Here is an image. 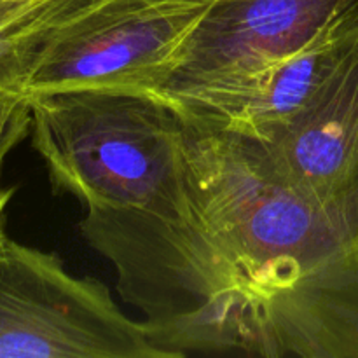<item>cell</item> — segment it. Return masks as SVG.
<instances>
[{"instance_id":"6da1fadb","label":"cell","mask_w":358,"mask_h":358,"mask_svg":"<svg viewBox=\"0 0 358 358\" xmlns=\"http://www.w3.org/2000/svg\"><path fill=\"white\" fill-rule=\"evenodd\" d=\"M80 233L170 358H358V210L311 199L250 140L185 122L173 187Z\"/></svg>"},{"instance_id":"7a4b0ae2","label":"cell","mask_w":358,"mask_h":358,"mask_svg":"<svg viewBox=\"0 0 358 358\" xmlns=\"http://www.w3.org/2000/svg\"><path fill=\"white\" fill-rule=\"evenodd\" d=\"M28 100L31 145L52 189L86 212L149 208L173 187L185 121L163 96L72 90Z\"/></svg>"},{"instance_id":"3957f363","label":"cell","mask_w":358,"mask_h":358,"mask_svg":"<svg viewBox=\"0 0 358 358\" xmlns=\"http://www.w3.org/2000/svg\"><path fill=\"white\" fill-rule=\"evenodd\" d=\"M357 9L358 0H213L159 94L187 124L240 135L273 73Z\"/></svg>"},{"instance_id":"277c9868","label":"cell","mask_w":358,"mask_h":358,"mask_svg":"<svg viewBox=\"0 0 358 358\" xmlns=\"http://www.w3.org/2000/svg\"><path fill=\"white\" fill-rule=\"evenodd\" d=\"M212 2L51 0L23 93L121 90L159 94Z\"/></svg>"},{"instance_id":"5b68a950","label":"cell","mask_w":358,"mask_h":358,"mask_svg":"<svg viewBox=\"0 0 358 358\" xmlns=\"http://www.w3.org/2000/svg\"><path fill=\"white\" fill-rule=\"evenodd\" d=\"M0 358H170L105 283L0 229Z\"/></svg>"},{"instance_id":"8992f818","label":"cell","mask_w":358,"mask_h":358,"mask_svg":"<svg viewBox=\"0 0 358 358\" xmlns=\"http://www.w3.org/2000/svg\"><path fill=\"white\" fill-rule=\"evenodd\" d=\"M259 149L311 199L358 208V10L310 100L273 145Z\"/></svg>"},{"instance_id":"52a82bcc","label":"cell","mask_w":358,"mask_h":358,"mask_svg":"<svg viewBox=\"0 0 358 358\" xmlns=\"http://www.w3.org/2000/svg\"><path fill=\"white\" fill-rule=\"evenodd\" d=\"M49 13L51 0H0V91L23 93Z\"/></svg>"},{"instance_id":"ba28073f","label":"cell","mask_w":358,"mask_h":358,"mask_svg":"<svg viewBox=\"0 0 358 358\" xmlns=\"http://www.w3.org/2000/svg\"><path fill=\"white\" fill-rule=\"evenodd\" d=\"M30 100L23 93L0 91V168L7 154L30 135Z\"/></svg>"},{"instance_id":"9c48e42d","label":"cell","mask_w":358,"mask_h":358,"mask_svg":"<svg viewBox=\"0 0 358 358\" xmlns=\"http://www.w3.org/2000/svg\"><path fill=\"white\" fill-rule=\"evenodd\" d=\"M13 194V189H3L2 185H0V229H3V215H6V208L7 205H9Z\"/></svg>"}]
</instances>
